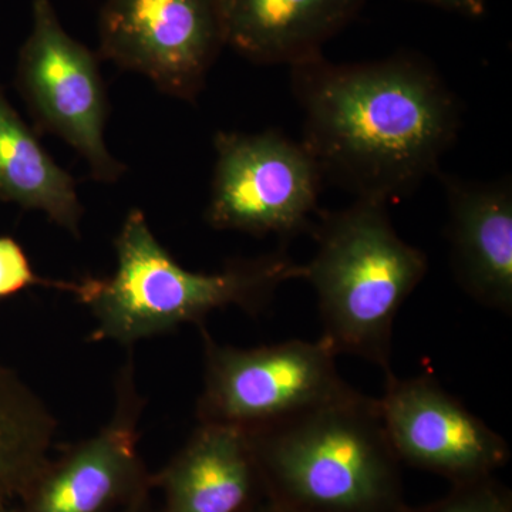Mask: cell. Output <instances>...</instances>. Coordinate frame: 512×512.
Here are the masks:
<instances>
[{"mask_svg":"<svg viewBox=\"0 0 512 512\" xmlns=\"http://www.w3.org/2000/svg\"><path fill=\"white\" fill-rule=\"evenodd\" d=\"M303 141L323 180L356 200L389 204L440 171L460 103L426 59L402 52L366 63L316 57L291 67Z\"/></svg>","mask_w":512,"mask_h":512,"instance_id":"obj_1","label":"cell"},{"mask_svg":"<svg viewBox=\"0 0 512 512\" xmlns=\"http://www.w3.org/2000/svg\"><path fill=\"white\" fill-rule=\"evenodd\" d=\"M265 503L288 512H407L379 402L359 390L244 430Z\"/></svg>","mask_w":512,"mask_h":512,"instance_id":"obj_2","label":"cell"},{"mask_svg":"<svg viewBox=\"0 0 512 512\" xmlns=\"http://www.w3.org/2000/svg\"><path fill=\"white\" fill-rule=\"evenodd\" d=\"M114 245L113 275L84 278L74 293L97 320L92 342L133 346L188 323L200 328L210 313L228 306L258 315L279 286L302 278V265L285 251L238 259L212 274L185 269L137 208L128 212Z\"/></svg>","mask_w":512,"mask_h":512,"instance_id":"obj_3","label":"cell"},{"mask_svg":"<svg viewBox=\"0 0 512 512\" xmlns=\"http://www.w3.org/2000/svg\"><path fill=\"white\" fill-rule=\"evenodd\" d=\"M311 232L316 252L301 279L318 299L320 339L336 355L393 375L394 320L427 275L429 259L397 234L384 202L356 200L325 212Z\"/></svg>","mask_w":512,"mask_h":512,"instance_id":"obj_4","label":"cell"},{"mask_svg":"<svg viewBox=\"0 0 512 512\" xmlns=\"http://www.w3.org/2000/svg\"><path fill=\"white\" fill-rule=\"evenodd\" d=\"M200 330L204 382L198 423L254 429L356 392L343 380L338 355L323 339L241 349L221 345L205 326Z\"/></svg>","mask_w":512,"mask_h":512,"instance_id":"obj_5","label":"cell"},{"mask_svg":"<svg viewBox=\"0 0 512 512\" xmlns=\"http://www.w3.org/2000/svg\"><path fill=\"white\" fill-rule=\"evenodd\" d=\"M214 147L211 228L288 239L312 231L325 180L308 148L276 130L220 131Z\"/></svg>","mask_w":512,"mask_h":512,"instance_id":"obj_6","label":"cell"},{"mask_svg":"<svg viewBox=\"0 0 512 512\" xmlns=\"http://www.w3.org/2000/svg\"><path fill=\"white\" fill-rule=\"evenodd\" d=\"M32 16L16 69L20 94L37 127L73 147L97 181L116 183L126 167L104 141L109 101L97 56L64 30L50 0H33Z\"/></svg>","mask_w":512,"mask_h":512,"instance_id":"obj_7","label":"cell"},{"mask_svg":"<svg viewBox=\"0 0 512 512\" xmlns=\"http://www.w3.org/2000/svg\"><path fill=\"white\" fill-rule=\"evenodd\" d=\"M100 56L146 76L160 92L195 101L225 46L218 0H106Z\"/></svg>","mask_w":512,"mask_h":512,"instance_id":"obj_8","label":"cell"},{"mask_svg":"<svg viewBox=\"0 0 512 512\" xmlns=\"http://www.w3.org/2000/svg\"><path fill=\"white\" fill-rule=\"evenodd\" d=\"M144 404L130 356L117 373L110 420L50 457L16 512H116L154 493L153 473L138 447Z\"/></svg>","mask_w":512,"mask_h":512,"instance_id":"obj_9","label":"cell"},{"mask_svg":"<svg viewBox=\"0 0 512 512\" xmlns=\"http://www.w3.org/2000/svg\"><path fill=\"white\" fill-rule=\"evenodd\" d=\"M400 463L451 485L495 476L511 460L507 440L448 393L430 372L384 377L377 399Z\"/></svg>","mask_w":512,"mask_h":512,"instance_id":"obj_10","label":"cell"},{"mask_svg":"<svg viewBox=\"0 0 512 512\" xmlns=\"http://www.w3.org/2000/svg\"><path fill=\"white\" fill-rule=\"evenodd\" d=\"M447 198L450 265L460 288L481 306L512 312L511 178L478 183L441 173Z\"/></svg>","mask_w":512,"mask_h":512,"instance_id":"obj_11","label":"cell"},{"mask_svg":"<svg viewBox=\"0 0 512 512\" xmlns=\"http://www.w3.org/2000/svg\"><path fill=\"white\" fill-rule=\"evenodd\" d=\"M153 484L163 493L157 512H252L265 503L247 434L224 424L198 423Z\"/></svg>","mask_w":512,"mask_h":512,"instance_id":"obj_12","label":"cell"},{"mask_svg":"<svg viewBox=\"0 0 512 512\" xmlns=\"http://www.w3.org/2000/svg\"><path fill=\"white\" fill-rule=\"evenodd\" d=\"M225 46L259 64H295L323 56V46L359 15L366 0H218Z\"/></svg>","mask_w":512,"mask_h":512,"instance_id":"obj_13","label":"cell"},{"mask_svg":"<svg viewBox=\"0 0 512 512\" xmlns=\"http://www.w3.org/2000/svg\"><path fill=\"white\" fill-rule=\"evenodd\" d=\"M0 200L45 212L79 237L83 205L72 175L50 157L0 89Z\"/></svg>","mask_w":512,"mask_h":512,"instance_id":"obj_14","label":"cell"},{"mask_svg":"<svg viewBox=\"0 0 512 512\" xmlns=\"http://www.w3.org/2000/svg\"><path fill=\"white\" fill-rule=\"evenodd\" d=\"M59 423L45 400L0 363V512H16L52 457Z\"/></svg>","mask_w":512,"mask_h":512,"instance_id":"obj_15","label":"cell"},{"mask_svg":"<svg viewBox=\"0 0 512 512\" xmlns=\"http://www.w3.org/2000/svg\"><path fill=\"white\" fill-rule=\"evenodd\" d=\"M407 512H512V491L497 477L451 485L446 495L433 503Z\"/></svg>","mask_w":512,"mask_h":512,"instance_id":"obj_16","label":"cell"},{"mask_svg":"<svg viewBox=\"0 0 512 512\" xmlns=\"http://www.w3.org/2000/svg\"><path fill=\"white\" fill-rule=\"evenodd\" d=\"M37 286L74 295L79 289V281H55V279L42 278L36 274L22 245L15 238L0 235V301Z\"/></svg>","mask_w":512,"mask_h":512,"instance_id":"obj_17","label":"cell"},{"mask_svg":"<svg viewBox=\"0 0 512 512\" xmlns=\"http://www.w3.org/2000/svg\"><path fill=\"white\" fill-rule=\"evenodd\" d=\"M446 12L457 13L466 18H483L488 9V0H416Z\"/></svg>","mask_w":512,"mask_h":512,"instance_id":"obj_18","label":"cell"},{"mask_svg":"<svg viewBox=\"0 0 512 512\" xmlns=\"http://www.w3.org/2000/svg\"><path fill=\"white\" fill-rule=\"evenodd\" d=\"M116 512H157L156 504H154L153 493L140 498L136 503L127 505Z\"/></svg>","mask_w":512,"mask_h":512,"instance_id":"obj_19","label":"cell"},{"mask_svg":"<svg viewBox=\"0 0 512 512\" xmlns=\"http://www.w3.org/2000/svg\"><path fill=\"white\" fill-rule=\"evenodd\" d=\"M252 512H288L284 510H279V508L274 507V505L268 503H262L259 507H256Z\"/></svg>","mask_w":512,"mask_h":512,"instance_id":"obj_20","label":"cell"}]
</instances>
